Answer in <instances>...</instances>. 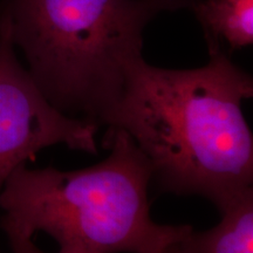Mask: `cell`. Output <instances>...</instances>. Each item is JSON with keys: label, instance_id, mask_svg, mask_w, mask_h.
<instances>
[{"label": "cell", "instance_id": "cell-5", "mask_svg": "<svg viewBox=\"0 0 253 253\" xmlns=\"http://www.w3.org/2000/svg\"><path fill=\"white\" fill-rule=\"evenodd\" d=\"M210 230L194 229L163 253H253V188L244 192Z\"/></svg>", "mask_w": 253, "mask_h": 253}, {"label": "cell", "instance_id": "cell-3", "mask_svg": "<svg viewBox=\"0 0 253 253\" xmlns=\"http://www.w3.org/2000/svg\"><path fill=\"white\" fill-rule=\"evenodd\" d=\"M192 0H1L0 24L66 115L104 126L143 58L145 26Z\"/></svg>", "mask_w": 253, "mask_h": 253}, {"label": "cell", "instance_id": "cell-1", "mask_svg": "<svg viewBox=\"0 0 253 253\" xmlns=\"http://www.w3.org/2000/svg\"><path fill=\"white\" fill-rule=\"evenodd\" d=\"M168 69L142 59L104 126L131 137L164 194L202 196L224 212L253 188V135L243 102L253 79L226 52Z\"/></svg>", "mask_w": 253, "mask_h": 253}, {"label": "cell", "instance_id": "cell-4", "mask_svg": "<svg viewBox=\"0 0 253 253\" xmlns=\"http://www.w3.org/2000/svg\"><path fill=\"white\" fill-rule=\"evenodd\" d=\"M100 126L55 108L21 66L8 31L0 24V192L17 168L45 148L63 144L96 155Z\"/></svg>", "mask_w": 253, "mask_h": 253}, {"label": "cell", "instance_id": "cell-6", "mask_svg": "<svg viewBox=\"0 0 253 253\" xmlns=\"http://www.w3.org/2000/svg\"><path fill=\"white\" fill-rule=\"evenodd\" d=\"M190 9L203 28L209 54L252 45L253 0H192Z\"/></svg>", "mask_w": 253, "mask_h": 253}, {"label": "cell", "instance_id": "cell-7", "mask_svg": "<svg viewBox=\"0 0 253 253\" xmlns=\"http://www.w3.org/2000/svg\"><path fill=\"white\" fill-rule=\"evenodd\" d=\"M9 248L13 253H45L34 244L33 238L21 236H8L7 237ZM58 253H67L59 251Z\"/></svg>", "mask_w": 253, "mask_h": 253}, {"label": "cell", "instance_id": "cell-2", "mask_svg": "<svg viewBox=\"0 0 253 253\" xmlns=\"http://www.w3.org/2000/svg\"><path fill=\"white\" fill-rule=\"evenodd\" d=\"M109 155L79 170L20 166L0 192L6 236L45 232L67 253H163L191 225L153 220L148 188L151 168L131 137L108 129Z\"/></svg>", "mask_w": 253, "mask_h": 253}]
</instances>
